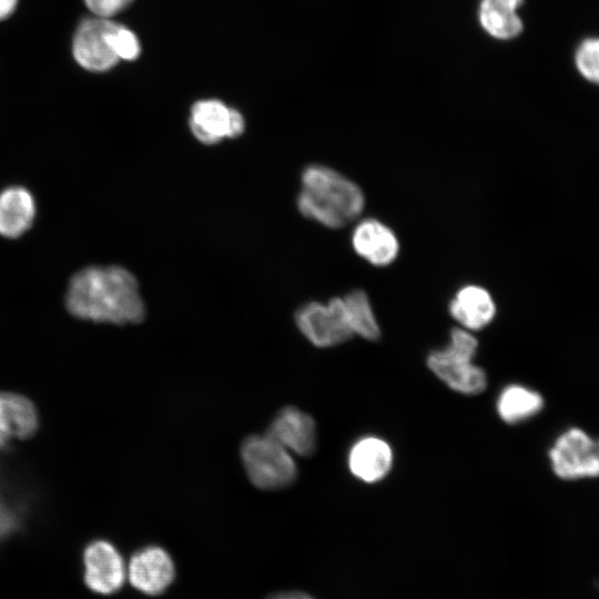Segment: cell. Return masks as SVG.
I'll return each instance as SVG.
<instances>
[{"label": "cell", "instance_id": "6da1fadb", "mask_svg": "<svg viewBox=\"0 0 599 599\" xmlns=\"http://www.w3.org/2000/svg\"><path fill=\"white\" fill-rule=\"evenodd\" d=\"M65 305L73 316L97 323L135 324L145 316L135 276L118 265L89 266L75 273Z\"/></svg>", "mask_w": 599, "mask_h": 599}, {"label": "cell", "instance_id": "7a4b0ae2", "mask_svg": "<svg viewBox=\"0 0 599 599\" xmlns=\"http://www.w3.org/2000/svg\"><path fill=\"white\" fill-rule=\"evenodd\" d=\"M301 183L297 196L301 214L325 227L342 229L357 220L365 207L362 189L329 166H306Z\"/></svg>", "mask_w": 599, "mask_h": 599}, {"label": "cell", "instance_id": "3957f363", "mask_svg": "<svg viewBox=\"0 0 599 599\" xmlns=\"http://www.w3.org/2000/svg\"><path fill=\"white\" fill-rule=\"evenodd\" d=\"M478 341L470 331H450L446 347L427 356V366L450 389L464 395H478L487 387L485 370L474 363Z\"/></svg>", "mask_w": 599, "mask_h": 599}, {"label": "cell", "instance_id": "277c9868", "mask_svg": "<svg viewBox=\"0 0 599 599\" xmlns=\"http://www.w3.org/2000/svg\"><path fill=\"white\" fill-rule=\"evenodd\" d=\"M241 458L248 479L261 489L284 488L297 475L291 451L267 434L248 436L242 443Z\"/></svg>", "mask_w": 599, "mask_h": 599}, {"label": "cell", "instance_id": "5b68a950", "mask_svg": "<svg viewBox=\"0 0 599 599\" xmlns=\"http://www.w3.org/2000/svg\"><path fill=\"white\" fill-rule=\"evenodd\" d=\"M300 332L316 347H333L354 335L349 327L342 297L327 303L308 302L295 313Z\"/></svg>", "mask_w": 599, "mask_h": 599}, {"label": "cell", "instance_id": "8992f818", "mask_svg": "<svg viewBox=\"0 0 599 599\" xmlns=\"http://www.w3.org/2000/svg\"><path fill=\"white\" fill-rule=\"evenodd\" d=\"M551 467L562 479L599 476V439L579 428L561 434L549 451Z\"/></svg>", "mask_w": 599, "mask_h": 599}, {"label": "cell", "instance_id": "52a82bcc", "mask_svg": "<svg viewBox=\"0 0 599 599\" xmlns=\"http://www.w3.org/2000/svg\"><path fill=\"white\" fill-rule=\"evenodd\" d=\"M118 26L101 17L85 19L80 23L72 40V53L83 69L108 71L120 61L112 45V35Z\"/></svg>", "mask_w": 599, "mask_h": 599}, {"label": "cell", "instance_id": "ba28073f", "mask_svg": "<svg viewBox=\"0 0 599 599\" xmlns=\"http://www.w3.org/2000/svg\"><path fill=\"white\" fill-rule=\"evenodd\" d=\"M189 125L194 138L203 144L213 145L224 139L240 136L245 129L243 115L220 100H200L193 104Z\"/></svg>", "mask_w": 599, "mask_h": 599}, {"label": "cell", "instance_id": "9c48e42d", "mask_svg": "<svg viewBox=\"0 0 599 599\" xmlns=\"http://www.w3.org/2000/svg\"><path fill=\"white\" fill-rule=\"evenodd\" d=\"M84 581L94 592L111 595L125 579L126 569L118 549L106 540L90 542L83 552Z\"/></svg>", "mask_w": 599, "mask_h": 599}, {"label": "cell", "instance_id": "30bf717a", "mask_svg": "<svg viewBox=\"0 0 599 599\" xmlns=\"http://www.w3.org/2000/svg\"><path fill=\"white\" fill-rule=\"evenodd\" d=\"M174 575V564L170 555L158 546L136 551L126 570L131 585L151 596L162 593L173 581Z\"/></svg>", "mask_w": 599, "mask_h": 599}, {"label": "cell", "instance_id": "8fae6325", "mask_svg": "<svg viewBox=\"0 0 599 599\" xmlns=\"http://www.w3.org/2000/svg\"><path fill=\"white\" fill-rule=\"evenodd\" d=\"M351 241L356 254L375 266L392 264L399 253V242L394 231L376 219L357 223Z\"/></svg>", "mask_w": 599, "mask_h": 599}, {"label": "cell", "instance_id": "7c38bea8", "mask_svg": "<svg viewBox=\"0 0 599 599\" xmlns=\"http://www.w3.org/2000/svg\"><path fill=\"white\" fill-rule=\"evenodd\" d=\"M267 435L291 453L309 456L316 448V425L313 417L296 407L281 409L272 420Z\"/></svg>", "mask_w": 599, "mask_h": 599}, {"label": "cell", "instance_id": "4fadbf2b", "mask_svg": "<svg viewBox=\"0 0 599 599\" xmlns=\"http://www.w3.org/2000/svg\"><path fill=\"white\" fill-rule=\"evenodd\" d=\"M347 465L349 471L357 479L367 484L379 481L392 469V447L379 437H363L354 443L349 449Z\"/></svg>", "mask_w": 599, "mask_h": 599}, {"label": "cell", "instance_id": "5bb4252c", "mask_svg": "<svg viewBox=\"0 0 599 599\" xmlns=\"http://www.w3.org/2000/svg\"><path fill=\"white\" fill-rule=\"evenodd\" d=\"M448 311L460 327L479 331L496 316V304L490 293L479 285H465L449 302Z\"/></svg>", "mask_w": 599, "mask_h": 599}, {"label": "cell", "instance_id": "9a60e30c", "mask_svg": "<svg viewBox=\"0 0 599 599\" xmlns=\"http://www.w3.org/2000/svg\"><path fill=\"white\" fill-rule=\"evenodd\" d=\"M38 414L27 397L0 392V447L13 439H27L38 428Z\"/></svg>", "mask_w": 599, "mask_h": 599}, {"label": "cell", "instance_id": "2e32d148", "mask_svg": "<svg viewBox=\"0 0 599 599\" xmlns=\"http://www.w3.org/2000/svg\"><path fill=\"white\" fill-rule=\"evenodd\" d=\"M35 204L31 193L21 186H12L0 193V234L18 237L33 223Z\"/></svg>", "mask_w": 599, "mask_h": 599}, {"label": "cell", "instance_id": "e0dca14e", "mask_svg": "<svg viewBox=\"0 0 599 599\" xmlns=\"http://www.w3.org/2000/svg\"><path fill=\"white\" fill-rule=\"evenodd\" d=\"M524 0H481L479 22L491 37L508 40L522 31V21L518 9Z\"/></svg>", "mask_w": 599, "mask_h": 599}, {"label": "cell", "instance_id": "ac0fdd59", "mask_svg": "<svg viewBox=\"0 0 599 599\" xmlns=\"http://www.w3.org/2000/svg\"><path fill=\"white\" fill-rule=\"evenodd\" d=\"M544 407L542 396L522 385L505 387L498 396L496 408L507 424H518L537 415Z\"/></svg>", "mask_w": 599, "mask_h": 599}, {"label": "cell", "instance_id": "d6986e66", "mask_svg": "<svg viewBox=\"0 0 599 599\" xmlns=\"http://www.w3.org/2000/svg\"><path fill=\"white\" fill-rule=\"evenodd\" d=\"M342 298L353 335L367 341L378 339L380 337V327L366 292L356 288Z\"/></svg>", "mask_w": 599, "mask_h": 599}, {"label": "cell", "instance_id": "ffe728a7", "mask_svg": "<svg viewBox=\"0 0 599 599\" xmlns=\"http://www.w3.org/2000/svg\"><path fill=\"white\" fill-rule=\"evenodd\" d=\"M21 522V507L11 498L0 471V542L17 532Z\"/></svg>", "mask_w": 599, "mask_h": 599}, {"label": "cell", "instance_id": "44dd1931", "mask_svg": "<svg viewBox=\"0 0 599 599\" xmlns=\"http://www.w3.org/2000/svg\"><path fill=\"white\" fill-rule=\"evenodd\" d=\"M576 65L587 80L599 83V38H589L576 51Z\"/></svg>", "mask_w": 599, "mask_h": 599}, {"label": "cell", "instance_id": "7402d4cb", "mask_svg": "<svg viewBox=\"0 0 599 599\" xmlns=\"http://www.w3.org/2000/svg\"><path fill=\"white\" fill-rule=\"evenodd\" d=\"M112 45L119 60H134L141 52L136 35L128 28L119 24L112 35Z\"/></svg>", "mask_w": 599, "mask_h": 599}, {"label": "cell", "instance_id": "603a6c76", "mask_svg": "<svg viewBox=\"0 0 599 599\" xmlns=\"http://www.w3.org/2000/svg\"><path fill=\"white\" fill-rule=\"evenodd\" d=\"M133 0H84L95 17L110 18L125 9Z\"/></svg>", "mask_w": 599, "mask_h": 599}, {"label": "cell", "instance_id": "cb8c5ba5", "mask_svg": "<svg viewBox=\"0 0 599 599\" xmlns=\"http://www.w3.org/2000/svg\"><path fill=\"white\" fill-rule=\"evenodd\" d=\"M18 4V0H0V20L12 14Z\"/></svg>", "mask_w": 599, "mask_h": 599}, {"label": "cell", "instance_id": "d4e9b609", "mask_svg": "<svg viewBox=\"0 0 599 599\" xmlns=\"http://www.w3.org/2000/svg\"><path fill=\"white\" fill-rule=\"evenodd\" d=\"M267 599H314L311 596L300 592V591H291V592H282L274 596L268 597Z\"/></svg>", "mask_w": 599, "mask_h": 599}]
</instances>
